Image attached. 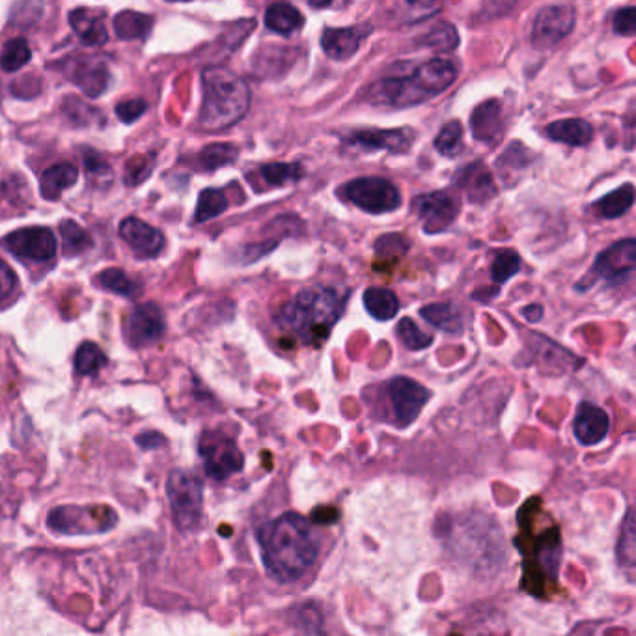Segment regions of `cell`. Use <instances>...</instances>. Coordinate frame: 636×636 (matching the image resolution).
Listing matches in <instances>:
<instances>
[{
  "label": "cell",
  "mask_w": 636,
  "mask_h": 636,
  "mask_svg": "<svg viewBox=\"0 0 636 636\" xmlns=\"http://www.w3.org/2000/svg\"><path fill=\"white\" fill-rule=\"evenodd\" d=\"M263 566L280 582L299 581L318 560V543L303 517L286 513L258 530Z\"/></svg>",
  "instance_id": "6da1fadb"
},
{
  "label": "cell",
  "mask_w": 636,
  "mask_h": 636,
  "mask_svg": "<svg viewBox=\"0 0 636 636\" xmlns=\"http://www.w3.org/2000/svg\"><path fill=\"white\" fill-rule=\"evenodd\" d=\"M346 303L344 291L334 286H312L280 308L278 327L305 346H323L342 318Z\"/></svg>",
  "instance_id": "7a4b0ae2"
},
{
  "label": "cell",
  "mask_w": 636,
  "mask_h": 636,
  "mask_svg": "<svg viewBox=\"0 0 636 636\" xmlns=\"http://www.w3.org/2000/svg\"><path fill=\"white\" fill-rule=\"evenodd\" d=\"M457 68L454 62L433 58L424 62L407 77H388L370 86V101L375 107L385 109H409L441 96L448 86L456 83Z\"/></svg>",
  "instance_id": "3957f363"
},
{
  "label": "cell",
  "mask_w": 636,
  "mask_h": 636,
  "mask_svg": "<svg viewBox=\"0 0 636 636\" xmlns=\"http://www.w3.org/2000/svg\"><path fill=\"white\" fill-rule=\"evenodd\" d=\"M204 101L198 122L208 131H222L237 124L250 107V90L236 73L209 68L202 75Z\"/></svg>",
  "instance_id": "277c9868"
},
{
  "label": "cell",
  "mask_w": 636,
  "mask_h": 636,
  "mask_svg": "<svg viewBox=\"0 0 636 636\" xmlns=\"http://www.w3.org/2000/svg\"><path fill=\"white\" fill-rule=\"evenodd\" d=\"M166 497L180 530L193 532L200 526L204 512V487L196 474L183 469L170 472L166 480Z\"/></svg>",
  "instance_id": "5b68a950"
},
{
  "label": "cell",
  "mask_w": 636,
  "mask_h": 636,
  "mask_svg": "<svg viewBox=\"0 0 636 636\" xmlns=\"http://www.w3.org/2000/svg\"><path fill=\"white\" fill-rule=\"evenodd\" d=\"M116 523V512L109 506H58L47 517L49 528L66 536L103 534Z\"/></svg>",
  "instance_id": "8992f818"
},
{
  "label": "cell",
  "mask_w": 636,
  "mask_h": 636,
  "mask_svg": "<svg viewBox=\"0 0 636 636\" xmlns=\"http://www.w3.org/2000/svg\"><path fill=\"white\" fill-rule=\"evenodd\" d=\"M198 452L209 478L222 482L243 469L245 457L236 441L221 431H204L198 441Z\"/></svg>",
  "instance_id": "52a82bcc"
},
{
  "label": "cell",
  "mask_w": 636,
  "mask_h": 636,
  "mask_svg": "<svg viewBox=\"0 0 636 636\" xmlns=\"http://www.w3.org/2000/svg\"><path fill=\"white\" fill-rule=\"evenodd\" d=\"M347 200L368 213H390L401 206V194L392 181L385 178H359L344 187Z\"/></svg>",
  "instance_id": "ba28073f"
},
{
  "label": "cell",
  "mask_w": 636,
  "mask_h": 636,
  "mask_svg": "<svg viewBox=\"0 0 636 636\" xmlns=\"http://www.w3.org/2000/svg\"><path fill=\"white\" fill-rule=\"evenodd\" d=\"M575 23L577 12L571 4L545 6L536 14V19L532 23L530 42L540 51L553 49L571 34Z\"/></svg>",
  "instance_id": "9c48e42d"
},
{
  "label": "cell",
  "mask_w": 636,
  "mask_h": 636,
  "mask_svg": "<svg viewBox=\"0 0 636 636\" xmlns=\"http://www.w3.org/2000/svg\"><path fill=\"white\" fill-rule=\"evenodd\" d=\"M413 208L426 234H441L454 224L459 213L456 198L444 191L416 196Z\"/></svg>",
  "instance_id": "30bf717a"
},
{
  "label": "cell",
  "mask_w": 636,
  "mask_h": 636,
  "mask_svg": "<svg viewBox=\"0 0 636 636\" xmlns=\"http://www.w3.org/2000/svg\"><path fill=\"white\" fill-rule=\"evenodd\" d=\"M415 140V133L409 127L400 129H359L349 133L344 142L362 152L405 153Z\"/></svg>",
  "instance_id": "8fae6325"
},
{
  "label": "cell",
  "mask_w": 636,
  "mask_h": 636,
  "mask_svg": "<svg viewBox=\"0 0 636 636\" xmlns=\"http://www.w3.org/2000/svg\"><path fill=\"white\" fill-rule=\"evenodd\" d=\"M4 245L19 258H27L34 262L53 260L56 254L55 234L49 228H23L15 230L4 239Z\"/></svg>",
  "instance_id": "7c38bea8"
},
{
  "label": "cell",
  "mask_w": 636,
  "mask_h": 636,
  "mask_svg": "<svg viewBox=\"0 0 636 636\" xmlns=\"http://www.w3.org/2000/svg\"><path fill=\"white\" fill-rule=\"evenodd\" d=\"M388 396L400 426H409L411 422H415L429 400L428 388L409 377L392 379L388 385Z\"/></svg>",
  "instance_id": "4fadbf2b"
},
{
  "label": "cell",
  "mask_w": 636,
  "mask_h": 636,
  "mask_svg": "<svg viewBox=\"0 0 636 636\" xmlns=\"http://www.w3.org/2000/svg\"><path fill=\"white\" fill-rule=\"evenodd\" d=\"M165 316L155 303L139 305L127 318L125 334L133 347L155 344L165 334Z\"/></svg>",
  "instance_id": "5bb4252c"
},
{
  "label": "cell",
  "mask_w": 636,
  "mask_h": 636,
  "mask_svg": "<svg viewBox=\"0 0 636 636\" xmlns=\"http://www.w3.org/2000/svg\"><path fill=\"white\" fill-rule=\"evenodd\" d=\"M635 265L636 241L622 239L597 256L594 273L607 282H622L635 271Z\"/></svg>",
  "instance_id": "9a60e30c"
},
{
  "label": "cell",
  "mask_w": 636,
  "mask_h": 636,
  "mask_svg": "<svg viewBox=\"0 0 636 636\" xmlns=\"http://www.w3.org/2000/svg\"><path fill=\"white\" fill-rule=\"evenodd\" d=\"M370 23H359L353 27L325 28L321 34V49L325 55L338 62H346L359 53L362 42L372 34Z\"/></svg>",
  "instance_id": "2e32d148"
},
{
  "label": "cell",
  "mask_w": 636,
  "mask_h": 636,
  "mask_svg": "<svg viewBox=\"0 0 636 636\" xmlns=\"http://www.w3.org/2000/svg\"><path fill=\"white\" fill-rule=\"evenodd\" d=\"M609 429L610 416L605 409L588 401L579 405L575 422H573V433L579 443L584 446L599 444L609 435Z\"/></svg>",
  "instance_id": "e0dca14e"
},
{
  "label": "cell",
  "mask_w": 636,
  "mask_h": 636,
  "mask_svg": "<svg viewBox=\"0 0 636 636\" xmlns=\"http://www.w3.org/2000/svg\"><path fill=\"white\" fill-rule=\"evenodd\" d=\"M120 236L131 249L144 256H155L165 245L163 234L137 217H127L120 224Z\"/></svg>",
  "instance_id": "ac0fdd59"
},
{
  "label": "cell",
  "mask_w": 636,
  "mask_h": 636,
  "mask_svg": "<svg viewBox=\"0 0 636 636\" xmlns=\"http://www.w3.org/2000/svg\"><path fill=\"white\" fill-rule=\"evenodd\" d=\"M456 183L476 204H484L497 193L493 176L482 163H471L461 168L456 174Z\"/></svg>",
  "instance_id": "d6986e66"
},
{
  "label": "cell",
  "mask_w": 636,
  "mask_h": 636,
  "mask_svg": "<svg viewBox=\"0 0 636 636\" xmlns=\"http://www.w3.org/2000/svg\"><path fill=\"white\" fill-rule=\"evenodd\" d=\"M71 81L83 90L86 96L99 97L109 86L111 75L99 60H79L73 64Z\"/></svg>",
  "instance_id": "ffe728a7"
},
{
  "label": "cell",
  "mask_w": 636,
  "mask_h": 636,
  "mask_svg": "<svg viewBox=\"0 0 636 636\" xmlns=\"http://www.w3.org/2000/svg\"><path fill=\"white\" fill-rule=\"evenodd\" d=\"M471 129L474 139L491 144L498 139L502 131V105L497 99L484 101L478 105L471 116Z\"/></svg>",
  "instance_id": "44dd1931"
},
{
  "label": "cell",
  "mask_w": 636,
  "mask_h": 636,
  "mask_svg": "<svg viewBox=\"0 0 636 636\" xmlns=\"http://www.w3.org/2000/svg\"><path fill=\"white\" fill-rule=\"evenodd\" d=\"M545 133L554 142H562L573 148L588 146L594 140V127L581 118L556 120L553 124L547 125Z\"/></svg>",
  "instance_id": "7402d4cb"
},
{
  "label": "cell",
  "mask_w": 636,
  "mask_h": 636,
  "mask_svg": "<svg viewBox=\"0 0 636 636\" xmlns=\"http://www.w3.org/2000/svg\"><path fill=\"white\" fill-rule=\"evenodd\" d=\"M70 25L86 47H99L109 40L103 17L88 8L73 10L70 14Z\"/></svg>",
  "instance_id": "603a6c76"
},
{
  "label": "cell",
  "mask_w": 636,
  "mask_h": 636,
  "mask_svg": "<svg viewBox=\"0 0 636 636\" xmlns=\"http://www.w3.org/2000/svg\"><path fill=\"white\" fill-rule=\"evenodd\" d=\"M305 25L303 14L288 2L271 4L265 12V27L280 36H293Z\"/></svg>",
  "instance_id": "cb8c5ba5"
},
{
  "label": "cell",
  "mask_w": 636,
  "mask_h": 636,
  "mask_svg": "<svg viewBox=\"0 0 636 636\" xmlns=\"http://www.w3.org/2000/svg\"><path fill=\"white\" fill-rule=\"evenodd\" d=\"M79 178V170L77 166L70 163H60V165L51 166L43 172L42 176V194L47 200H56L60 194L66 189L73 187Z\"/></svg>",
  "instance_id": "d4e9b609"
},
{
  "label": "cell",
  "mask_w": 636,
  "mask_h": 636,
  "mask_svg": "<svg viewBox=\"0 0 636 636\" xmlns=\"http://www.w3.org/2000/svg\"><path fill=\"white\" fill-rule=\"evenodd\" d=\"M364 308L372 318L388 321L396 318L400 310V301L396 293L388 288H368L364 291Z\"/></svg>",
  "instance_id": "484cf974"
},
{
  "label": "cell",
  "mask_w": 636,
  "mask_h": 636,
  "mask_svg": "<svg viewBox=\"0 0 636 636\" xmlns=\"http://www.w3.org/2000/svg\"><path fill=\"white\" fill-rule=\"evenodd\" d=\"M420 316L437 329L446 332H459L463 329V316L454 303H433L422 306Z\"/></svg>",
  "instance_id": "4316f807"
},
{
  "label": "cell",
  "mask_w": 636,
  "mask_h": 636,
  "mask_svg": "<svg viewBox=\"0 0 636 636\" xmlns=\"http://www.w3.org/2000/svg\"><path fill=\"white\" fill-rule=\"evenodd\" d=\"M633 202H635V189L631 183H627V185H622L620 189L603 196L601 200H597L595 209L605 219H618L631 209Z\"/></svg>",
  "instance_id": "83f0119b"
},
{
  "label": "cell",
  "mask_w": 636,
  "mask_h": 636,
  "mask_svg": "<svg viewBox=\"0 0 636 636\" xmlns=\"http://www.w3.org/2000/svg\"><path fill=\"white\" fill-rule=\"evenodd\" d=\"M153 27V17L137 12H122L114 17L116 36L122 40H144Z\"/></svg>",
  "instance_id": "f1b7e54d"
},
{
  "label": "cell",
  "mask_w": 636,
  "mask_h": 636,
  "mask_svg": "<svg viewBox=\"0 0 636 636\" xmlns=\"http://www.w3.org/2000/svg\"><path fill=\"white\" fill-rule=\"evenodd\" d=\"M97 286L103 290L112 291L116 295H124L127 299H135L140 295V286L137 280L127 277L122 269H105L96 277Z\"/></svg>",
  "instance_id": "f546056e"
},
{
  "label": "cell",
  "mask_w": 636,
  "mask_h": 636,
  "mask_svg": "<svg viewBox=\"0 0 636 636\" xmlns=\"http://www.w3.org/2000/svg\"><path fill=\"white\" fill-rule=\"evenodd\" d=\"M260 176L267 187H284L303 180L305 168L297 163H271L260 168Z\"/></svg>",
  "instance_id": "4dcf8cb0"
},
{
  "label": "cell",
  "mask_w": 636,
  "mask_h": 636,
  "mask_svg": "<svg viewBox=\"0 0 636 636\" xmlns=\"http://www.w3.org/2000/svg\"><path fill=\"white\" fill-rule=\"evenodd\" d=\"M228 209V198L221 189H206L198 198V206H196V215L194 222L202 224V222L211 221L215 217L222 215Z\"/></svg>",
  "instance_id": "1f68e13d"
},
{
  "label": "cell",
  "mask_w": 636,
  "mask_h": 636,
  "mask_svg": "<svg viewBox=\"0 0 636 636\" xmlns=\"http://www.w3.org/2000/svg\"><path fill=\"white\" fill-rule=\"evenodd\" d=\"M463 125L459 124L457 120H452L448 124L443 125V129L439 131L437 139H435V148L437 152L444 155V157H457L459 153L463 152Z\"/></svg>",
  "instance_id": "d6a6232c"
},
{
  "label": "cell",
  "mask_w": 636,
  "mask_h": 636,
  "mask_svg": "<svg viewBox=\"0 0 636 636\" xmlns=\"http://www.w3.org/2000/svg\"><path fill=\"white\" fill-rule=\"evenodd\" d=\"M107 364V357L92 342H84L75 353V372L79 375H94Z\"/></svg>",
  "instance_id": "836d02e7"
},
{
  "label": "cell",
  "mask_w": 636,
  "mask_h": 636,
  "mask_svg": "<svg viewBox=\"0 0 636 636\" xmlns=\"http://www.w3.org/2000/svg\"><path fill=\"white\" fill-rule=\"evenodd\" d=\"M239 155V150L234 144H211L204 148L198 161L204 170H217L222 166L232 165Z\"/></svg>",
  "instance_id": "e575fe53"
},
{
  "label": "cell",
  "mask_w": 636,
  "mask_h": 636,
  "mask_svg": "<svg viewBox=\"0 0 636 636\" xmlns=\"http://www.w3.org/2000/svg\"><path fill=\"white\" fill-rule=\"evenodd\" d=\"M30 47L25 38H14L4 45L0 55V66L4 71H19L30 62Z\"/></svg>",
  "instance_id": "d590c367"
},
{
  "label": "cell",
  "mask_w": 636,
  "mask_h": 636,
  "mask_svg": "<svg viewBox=\"0 0 636 636\" xmlns=\"http://www.w3.org/2000/svg\"><path fill=\"white\" fill-rule=\"evenodd\" d=\"M60 234L64 239L66 252H70V254H83L86 250L92 249V245H94L92 237L88 236V232L77 222H60Z\"/></svg>",
  "instance_id": "8d00e7d4"
},
{
  "label": "cell",
  "mask_w": 636,
  "mask_h": 636,
  "mask_svg": "<svg viewBox=\"0 0 636 636\" xmlns=\"http://www.w3.org/2000/svg\"><path fill=\"white\" fill-rule=\"evenodd\" d=\"M396 334L403 342V346L407 349H413V351H422L433 344V336L422 331L411 318L401 319L396 327Z\"/></svg>",
  "instance_id": "74e56055"
},
{
  "label": "cell",
  "mask_w": 636,
  "mask_h": 636,
  "mask_svg": "<svg viewBox=\"0 0 636 636\" xmlns=\"http://www.w3.org/2000/svg\"><path fill=\"white\" fill-rule=\"evenodd\" d=\"M521 271V256L513 250H502L498 252L495 262L491 265V277L498 284L508 282Z\"/></svg>",
  "instance_id": "f35d334b"
},
{
  "label": "cell",
  "mask_w": 636,
  "mask_h": 636,
  "mask_svg": "<svg viewBox=\"0 0 636 636\" xmlns=\"http://www.w3.org/2000/svg\"><path fill=\"white\" fill-rule=\"evenodd\" d=\"M424 42L431 49H439V51H454L459 43V36H457L456 28L452 27L450 23H443V25H437L429 32L428 36L424 38Z\"/></svg>",
  "instance_id": "ab89813d"
},
{
  "label": "cell",
  "mask_w": 636,
  "mask_h": 636,
  "mask_svg": "<svg viewBox=\"0 0 636 636\" xmlns=\"http://www.w3.org/2000/svg\"><path fill=\"white\" fill-rule=\"evenodd\" d=\"M409 249V243L405 241V237L398 234H388V236L379 237L375 243V250L379 258H398L403 256Z\"/></svg>",
  "instance_id": "60d3db41"
},
{
  "label": "cell",
  "mask_w": 636,
  "mask_h": 636,
  "mask_svg": "<svg viewBox=\"0 0 636 636\" xmlns=\"http://www.w3.org/2000/svg\"><path fill=\"white\" fill-rule=\"evenodd\" d=\"M612 27H614V32L620 36H633L636 32L635 8L627 6V8L618 10L612 19Z\"/></svg>",
  "instance_id": "b9f144b4"
},
{
  "label": "cell",
  "mask_w": 636,
  "mask_h": 636,
  "mask_svg": "<svg viewBox=\"0 0 636 636\" xmlns=\"http://www.w3.org/2000/svg\"><path fill=\"white\" fill-rule=\"evenodd\" d=\"M148 111V105L144 99H129L116 107L118 118L125 124H133L135 120H139L144 112Z\"/></svg>",
  "instance_id": "7bdbcfd3"
},
{
  "label": "cell",
  "mask_w": 636,
  "mask_h": 636,
  "mask_svg": "<svg viewBox=\"0 0 636 636\" xmlns=\"http://www.w3.org/2000/svg\"><path fill=\"white\" fill-rule=\"evenodd\" d=\"M139 165H135L133 163V159L129 161V165H127V170H125V181H127V185H137V183H142V181L148 178V174L152 172L153 165L150 159H144V157H137L135 159Z\"/></svg>",
  "instance_id": "ee69618b"
},
{
  "label": "cell",
  "mask_w": 636,
  "mask_h": 636,
  "mask_svg": "<svg viewBox=\"0 0 636 636\" xmlns=\"http://www.w3.org/2000/svg\"><path fill=\"white\" fill-rule=\"evenodd\" d=\"M17 278L14 271L4 262H0V299H6L15 290Z\"/></svg>",
  "instance_id": "f6af8a7d"
},
{
  "label": "cell",
  "mask_w": 636,
  "mask_h": 636,
  "mask_svg": "<svg viewBox=\"0 0 636 636\" xmlns=\"http://www.w3.org/2000/svg\"><path fill=\"white\" fill-rule=\"evenodd\" d=\"M165 443V437L157 431H146L137 437V444L142 450H157V448H163Z\"/></svg>",
  "instance_id": "bcb514c9"
}]
</instances>
